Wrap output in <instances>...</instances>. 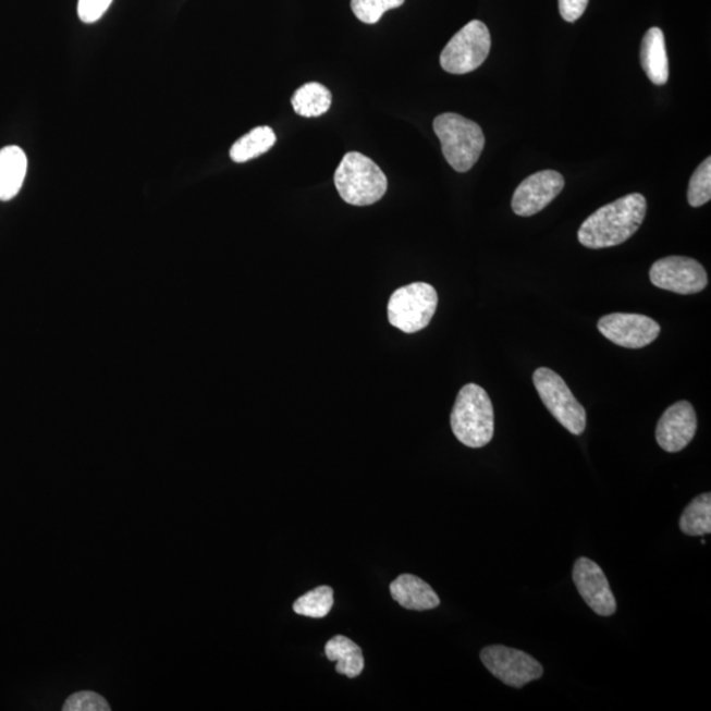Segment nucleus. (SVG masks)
I'll list each match as a JSON object with an SVG mask.
<instances>
[{"label": "nucleus", "instance_id": "obj_1", "mask_svg": "<svg viewBox=\"0 0 711 711\" xmlns=\"http://www.w3.org/2000/svg\"><path fill=\"white\" fill-rule=\"evenodd\" d=\"M646 212L643 195L628 194L591 213L578 230V242L590 249L615 247L640 229Z\"/></svg>", "mask_w": 711, "mask_h": 711}, {"label": "nucleus", "instance_id": "obj_2", "mask_svg": "<svg viewBox=\"0 0 711 711\" xmlns=\"http://www.w3.org/2000/svg\"><path fill=\"white\" fill-rule=\"evenodd\" d=\"M451 427L458 442L469 449H482L494 436V410L486 389L468 383L457 394L451 414Z\"/></svg>", "mask_w": 711, "mask_h": 711}, {"label": "nucleus", "instance_id": "obj_3", "mask_svg": "<svg viewBox=\"0 0 711 711\" xmlns=\"http://www.w3.org/2000/svg\"><path fill=\"white\" fill-rule=\"evenodd\" d=\"M333 181L340 197L352 206L379 203L388 191L385 173L373 160L358 152H350L343 157Z\"/></svg>", "mask_w": 711, "mask_h": 711}, {"label": "nucleus", "instance_id": "obj_4", "mask_svg": "<svg viewBox=\"0 0 711 711\" xmlns=\"http://www.w3.org/2000/svg\"><path fill=\"white\" fill-rule=\"evenodd\" d=\"M446 162L458 173L468 172L480 159L486 136L475 122L457 113L446 112L433 121Z\"/></svg>", "mask_w": 711, "mask_h": 711}, {"label": "nucleus", "instance_id": "obj_5", "mask_svg": "<svg viewBox=\"0 0 711 711\" xmlns=\"http://www.w3.org/2000/svg\"><path fill=\"white\" fill-rule=\"evenodd\" d=\"M436 287L426 282H414L396 289L388 304L390 324L405 333L425 330L438 308Z\"/></svg>", "mask_w": 711, "mask_h": 711}, {"label": "nucleus", "instance_id": "obj_6", "mask_svg": "<svg viewBox=\"0 0 711 711\" xmlns=\"http://www.w3.org/2000/svg\"><path fill=\"white\" fill-rule=\"evenodd\" d=\"M534 385L552 417L574 436L587 429V412L572 394L571 389L556 372L539 368L534 372Z\"/></svg>", "mask_w": 711, "mask_h": 711}, {"label": "nucleus", "instance_id": "obj_7", "mask_svg": "<svg viewBox=\"0 0 711 711\" xmlns=\"http://www.w3.org/2000/svg\"><path fill=\"white\" fill-rule=\"evenodd\" d=\"M492 37L486 24L471 21L446 44L440 54V65L451 74L475 72L488 59Z\"/></svg>", "mask_w": 711, "mask_h": 711}, {"label": "nucleus", "instance_id": "obj_8", "mask_svg": "<svg viewBox=\"0 0 711 711\" xmlns=\"http://www.w3.org/2000/svg\"><path fill=\"white\" fill-rule=\"evenodd\" d=\"M481 662L493 676L513 688H524L543 676V666L526 652L503 646L481 651Z\"/></svg>", "mask_w": 711, "mask_h": 711}, {"label": "nucleus", "instance_id": "obj_9", "mask_svg": "<svg viewBox=\"0 0 711 711\" xmlns=\"http://www.w3.org/2000/svg\"><path fill=\"white\" fill-rule=\"evenodd\" d=\"M650 280L659 289L676 294H697L708 286L707 270L700 262L683 256L660 259L650 270Z\"/></svg>", "mask_w": 711, "mask_h": 711}, {"label": "nucleus", "instance_id": "obj_10", "mask_svg": "<svg viewBox=\"0 0 711 711\" xmlns=\"http://www.w3.org/2000/svg\"><path fill=\"white\" fill-rule=\"evenodd\" d=\"M597 326L610 342L632 350L645 348L655 342L662 330L655 320L640 314H609Z\"/></svg>", "mask_w": 711, "mask_h": 711}, {"label": "nucleus", "instance_id": "obj_11", "mask_svg": "<svg viewBox=\"0 0 711 711\" xmlns=\"http://www.w3.org/2000/svg\"><path fill=\"white\" fill-rule=\"evenodd\" d=\"M565 181L555 170H543L527 177L513 195V211L532 217L545 209L563 192Z\"/></svg>", "mask_w": 711, "mask_h": 711}, {"label": "nucleus", "instance_id": "obj_12", "mask_svg": "<svg viewBox=\"0 0 711 711\" xmlns=\"http://www.w3.org/2000/svg\"><path fill=\"white\" fill-rule=\"evenodd\" d=\"M574 581L578 593L596 614L610 616L616 612L612 588L599 564L587 557L578 559L574 568Z\"/></svg>", "mask_w": 711, "mask_h": 711}, {"label": "nucleus", "instance_id": "obj_13", "mask_svg": "<svg viewBox=\"0 0 711 711\" xmlns=\"http://www.w3.org/2000/svg\"><path fill=\"white\" fill-rule=\"evenodd\" d=\"M697 431V415L687 401L677 402L660 418L657 427L658 444L665 452L676 453L687 449Z\"/></svg>", "mask_w": 711, "mask_h": 711}, {"label": "nucleus", "instance_id": "obj_14", "mask_svg": "<svg viewBox=\"0 0 711 711\" xmlns=\"http://www.w3.org/2000/svg\"><path fill=\"white\" fill-rule=\"evenodd\" d=\"M390 593L402 608L415 610V612H425V610H432L440 605L436 590L414 575L396 577L390 585Z\"/></svg>", "mask_w": 711, "mask_h": 711}, {"label": "nucleus", "instance_id": "obj_15", "mask_svg": "<svg viewBox=\"0 0 711 711\" xmlns=\"http://www.w3.org/2000/svg\"><path fill=\"white\" fill-rule=\"evenodd\" d=\"M640 62L653 85L666 84L670 77V65L662 29L653 27L647 30L643 41H641Z\"/></svg>", "mask_w": 711, "mask_h": 711}, {"label": "nucleus", "instance_id": "obj_16", "mask_svg": "<svg viewBox=\"0 0 711 711\" xmlns=\"http://www.w3.org/2000/svg\"><path fill=\"white\" fill-rule=\"evenodd\" d=\"M28 160L24 150L16 146L0 150V200L15 198L27 174Z\"/></svg>", "mask_w": 711, "mask_h": 711}, {"label": "nucleus", "instance_id": "obj_17", "mask_svg": "<svg viewBox=\"0 0 711 711\" xmlns=\"http://www.w3.org/2000/svg\"><path fill=\"white\" fill-rule=\"evenodd\" d=\"M326 657L331 662H336L340 675L355 678L364 670V655L361 648L343 635H336L326 645Z\"/></svg>", "mask_w": 711, "mask_h": 711}, {"label": "nucleus", "instance_id": "obj_18", "mask_svg": "<svg viewBox=\"0 0 711 711\" xmlns=\"http://www.w3.org/2000/svg\"><path fill=\"white\" fill-rule=\"evenodd\" d=\"M332 96L329 89L318 82H310L297 91L292 98L295 112L304 118H317L330 110Z\"/></svg>", "mask_w": 711, "mask_h": 711}, {"label": "nucleus", "instance_id": "obj_19", "mask_svg": "<svg viewBox=\"0 0 711 711\" xmlns=\"http://www.w3.org/2000/svg\"><path fill=\"white\" fill-rule=\"evenodd\" d=\"M274 131L270 127H257L238 138L230 150L231 160L237 163L247 162L267 154L275 144Z\"/></svg>", "mask_w": 711, "mask_h": 711}, {"label": "nucleus", "instance_id": "obj_20", "mask_svg": "<svg viewBox=\"0 0 711 711\" xmlns=\"http://www.w3.org/2000/svg\"><path fill=\"white\" fill-rule=\"evenodd\" d=\"M679 528L689 537H704L711 532V494L698 495L684 510Z\"/></svg>", "mask_w": 711, "mask_h": 711}, {"label": "nucleus", "instance_id": "obj_21", "mask_svg": "<svg viewBox=\"0 0 711 711\" xmlns=\"http://www.w3.org/2000/svg\"><path fill=\"white\" fill-rule=\"evenodd\" d=\"M333 606V590L330 587H319L307 594L299 597L294 603V612L310 616V618H324Z\"/></svg>", "mask_w": 711, "mask_h": 711}, {"label": "nucleus", "instance_id": "obj_22", "mask_svg": "<svg viewBox=\"0 0 711 711\" xmlns=\"http://www.w3.org/2000/svg\"><path fill=\"white\" fill-rule=\"evenodd\" d=\"M711 199V159L708 157L691 175L688 188V203L701 207Z\"/></svg>", "mask_w": 711, "mask_h": 711}, {"label": "nucleus", "instance_id": "obj_23", "mask_svg": "<svg viewBox=\"0 0 711 711\" xmlns=\"http://www.w3.org/2000/svg\"><path fill=\"white\" fill-rule=\"evenodd\" d=\"M405 0H351V8L358 21L376 24L387 11L399 9Z\"/></svg>", "mask_w": 711, "mask_h": 711}, {"label": "nucleus", "instance_id": "obj_24", "mask_svg": "<svg viewBox=\"0 0 711 711\" xmlns=\"http://www.w3.org/2000/svg\"><path fill=\"white\" fill-rule=\"evenodd\" d=\"M64 711H110V704L102 696L94 691H78L69 697L64 703Z\"/></svg>", "mask_w": 711, "mask_h": 711}, {"label": "nucleus", "instance_id": "obj_25", "mask_svg": "<svg viewBox=\"0 0 711 711\" xmlns=\"http://www.w3.org/2000/svg\"><path fill=\"white\" fill-rule=\"evenodd\" d=\"M111 3L112 0H78V16L86 24L97 23Z\"/></svg>", "mask_w": 711, "mask_h": 711}, {"label": "nucleus", "instance_id": "obj_26", "mask_svg": "<svg viewBox=\"0 0 711 711\" xmlns=\"http://www.w3.org/2000/svg\"><path fill=\"white\" fill-rule=\"evenodd\" d=\"M589 0H559L560 15L565 22L575 23L584 15Z\"/></svg>", "mask_w": 711, "mask_h": 711}]
</instances>
